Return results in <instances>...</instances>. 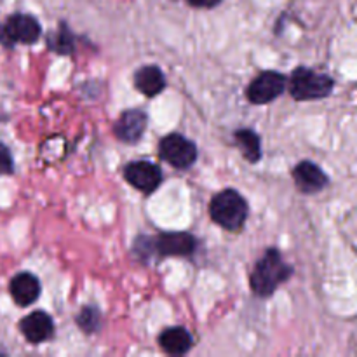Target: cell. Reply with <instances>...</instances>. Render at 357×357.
I'll list each match as a JSON object with an SVG mask.
<instances>
[{"mask_svg":"<svg viewBox=\"0 0 357 357\" xmlns=\"http://www.w3.org/2000/svg\"><path fill=\"white\" fill-rule=\"evenodd\" d=\"M20 330L30 344H40V342H45L47 338L52 337L54 324H52V319L47 314L37 310V312H31L30 316L21 321Z\"/></svg>","mask_w":357,"mask_h":357,"instance_id":"cell-10","label":"cell"},{"mask_svg":"<svg viewBox=\"0 0 357 357\" xmlns=\"http://www.w3.org/2000/svg\"><path fill=\"white\" fill-rule=\"evenodd\" d=\"M295 185L303 194H316L321 192L328 185V176L319 166H316L310 160H303L293 171Z\"/></svg>","mask_w":357,"mask_h":357,"instance_id":"cell-9","label":"cell"},{"mask_svg":"<svg viewBox=\"0 0 357 357\" xmlns=\"http://www.w3.org/2000/svg\"><path fill=\"white\" fill-rule=\"evenodd\" d=\"M146 128V115L142 110H128L115 124V135L124 143H136Z\"/></svg>","mask_w":357,"mask_h":357,"instance_id":"cell-11","label":"cell"},{"mask_svg":"<svg viewBox=\"0 0 357 357\" xmlns=\"http://www.w3.org/2000/svg\"><path fill=\"white\" fill-rule=\"evenodd\" d=\"M187 2L190 3L192 7H206V9H209V7L218 6L222 0H187Z\"/></svg>","mask_w":357,"mask_h":357,"instance_id":"cell-19","label":"cell"},{"mask_svg":"<svg viewBox=\"0 0 357 357\" xmlns=\"http://www.w3.org/2000/svg\"><path fill=\"white\" fill-rule=\"evenodd\" d=\"M159 153L166 162H169L178 169H187L197 159V149L190 139L185 138L183 135H167L166 138L160 139Z\"/></svg>","mask_w":357,"mask_h":357,"instance_id":"cell-4","label":"cell"},{"mask_svg":"<svg viewBox=\"0 0 357 357\" xmlns=\"http://www.w3.org/2000/svg\"><path fill=\"white\" fill-rule=\"evenodd\" d=\"M10 296L20 307H28L40 296V282L35 275L23 272L10 281Z\"/></svg>","mask_w":357,"mask_h":357,"instance_id":"cell-12","label":"cell"},{"mask_svg":"<svg viewBox=\"0 0 357 357\" xmlns=\"http://www.w3.org/2000/svg\"><path fill=\"white\" fill-rule=\"evenodd\" d=\"M284 87V75L278 72H264L250 84V87L246 89V96L251 103L265 105L281 96Z\"/></svg>","mask_w":357,"mask_h":357,"instance_id":"cell-5","label":"cell"},{"mask_svg":"<svg viewBox=\"0 0 357 357\" xmlns=\"http://www.w3.org/2000/svg\"><path fill=\"white\" fill-rule=\"evenodd\" d=\"M197 241L187 232H167L157 237L155 248L160 257H190L195 251Z\"/></svg>","mask_w":357,"mask_h":357,"instance_id":"cell-8","label":"cell"},{"mask_svg":"<svg viewBox=\"0 0 357 357\" xmlns=\"http://www.w3.org/2000/svg\"><path fill=\"white\" fill-rule=\"evenodd\" d=\"M124 178L129 185L138 188L143 194H152L162 181V173H160L159 166L149 162V160H135L126 166Z\"/></svg>","mask_w":357,"mask_h":357,"instance_id":"cell-6","label":"cell"},{"mask_svg":"<svg viewBox=\"0 0 357 357\" xmlns=\"http://www.w3.org/2000/svg\"><path fill=\"white\" fill-rule=\"evenodd\" d=\"M159 344L162 347V351H166L167 354L181 356L190 351L192 345H194V340H192V335L185 328L174 326L167 328V330H164L160 333Z\"/></svg>","mask_w":357,"mask_h":357,"instance_id":"cell-13","label":"cell"},{"mask_svg":"<svg viewBox=\"0 0 357 357\" xmlns=\"http://www.w3.org/2000/svg\"><path fill=\"white\" fill-rule=\"evenodd\" d=\"M135 86L136 89L142 91L145 96L152 98L157 96V94L166 87V79H164V73L160 72V68L149 65L143 66V68H139L138 72H136Z\"/></svg>","mask_w":357,"mask_h":357,"instance_id":"cell-14","label":"cell"},{"mask_svg":"<svg viewBox=\"0 0 357 357\" xmlns=\"http://www.w3.org/2000/svg\"><path fill=\"white\" fill-rule=\"evenodd\" d=\"M13 171H14V164H13V157H10L9 149L0 143V176H2V174H10Z\"/></svg>","mask_w":357,"mask_h":357,"instance_id":"cell-18","label":"cell"},{"mask_svg":"<svg viewBox=\"0 0 357 357\" xmlns=\"http://www.w3.org/2000/svg\"><path fill=\"white\" fill-rule=\"evenodd\" d=\"M335 80L324 73L312 72L309 68H296L291 75L289 91L298 101H310L326 98L333 91Z\"/></svg>","mask_w":357,"mask_h":357,"instance_id":"cell-3","label":"cell"},{"mask_svg":"<svg viewBox=\"0 0 357 357\" xmlns=\"http://www.w3.org/2000/svg\"><path fill=\"white\" fill-rule=\"evenodd\" d=\"M293 274V268L282 260L281 253L278 250H268L261 257L251 274V288L258 296H271L282 282L289 279Z\"/></svg>","mask_w":357,"mask_h":357,"instance_id":"cell-1","label":"cell"},{"mask_svg":"<svg viewBox=\"0 0 357 357\" xmlns=\"http://www.w3.org/2000/svg\"><path fill=\"white\" fill-rule=\"evenodd\" d=\"M234 136H236L237 145L243 150V155L246 157V160L258 162L261 157V146L257 132L251 131V129H239Z\"/></svg>","mask_w":357,"mask_h":357,"instance_id":"cell-15","label":"cell"},{"mask_svg":"<svg viewBox=\"0 0 357 357\" xmlns=\"http://www.w3.org/2000/svg\"><path fill=\"white\" fill-rule=\"evenodd\" d=\"M2 37L7 44H33L40 37V24L33 16L14 14L7 20Z\"/></svg>","mask_w":357,"mask_h":357,"instance_id":"cell-7","label":"cell"},{"mask_svg":"<svg viewBox=\"0 0 357 357\" xmlns=\"http://www.w3.org/2000/svg\"><path fill=\"white\" fill-rule=\"evenodd\" d=\"M209 213H211L213 222L218 223L225 230L236 232L246 222L248 204L239 192L234 188H227L213 197Z\"/></svg>","mask_w":357,"mask_h":357,"instance_id":"cell-2","label":"cell"},{"mask_svg":"<svg viewBox=\"0 0 357 357\" xmlns=\"http://www.w3.org/2000/svg\"><path fill=\"white\" fill-rule=\"evenodd\" d=\"M47 45L58 54H70L73 51V35L66 24H61L59 30L49 37Z\"/></svg>","mask_w":357,"mask_h":357,"instance_id":"cell-16","label":"cell"},{"mask_svg":"<svg viewBox=\"0 0 357 357\" xmlns=\"http://www.w3.org/2000/svg\"><path fill=\"white\" fill-rule=\"evenodd\" d=\"M77 324L82 328L86 333H93L100 326V314L94 307H86V309L80 310V314L77 316Z\"/></svg>","mask_w":357,"mask_h":357,"instance_id":"cell-17","label":"cell"}]
</instances>
